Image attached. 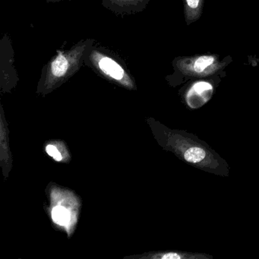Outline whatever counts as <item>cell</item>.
Wrapping results in <instances>:
<instances>
[{
  "instance_id": "cell-1",
  "label": "cell",
  "mask_w": 259,
  "mask_h": 259,
  "mask_svg": "<svg viewBox=\"0 0 259 259\" xmlns=\"http://www.w3.org/2000/svg\"><path fill=\"white\" fill-rule=\"evenodd\" d=\"M160 145L195 169L222 177L230 176V165L207 142L183 130L159 127Z\"/></svg>"
},
{
  "instance_id": "cell-2",
  "label": "cell",
  "mask_w": 259,
  "mask_h": 259,
  "mask_svg": "<svg viewBox=\"0 0 259 259\" xmlns=\"http://www.w3.org/2000/svg\"><path fill=\"white\" fill-rule=\"evenodd\" d=\"M94 45V39H83L70 49L57 51V54L42 69L38 92L49 93L76 74Z\"/></svg>"
},
{
  "instance_id": "cell-3",
  "label": "cell",
  "mask_w": 259,
  "mask_h": 259,
  "mask_svg": "<svg viewBox=\"0 0 259 259\" xmlns=\"http://www.w3.org/2000/svg\"><path fill=\"white\" fill-rule=\"evenodd\" d=\"M231 57L221 59L214 54L182 56L172 60L174 73L166 77V81L172 87H177L193 80L214 76L225 72L232 63Z\"/></svg>"
},
{
  "instance_id": "cell-4",
  "label": "cell",
  "mask_w": 259,
  "mask_h": 259,
  "mask_svg": "<svg viewBox=\"0 0 259 259\" xmlns=\"http://www.w3.org/2000/svg\"><path fill=\"white\" fill-rule=\"evenodd\" d=\"M84 65L103 78L128 89H136L134 78L122 61L110 51L101 47L91 48Z\"/></svg>"
},
{
  "instance_id": "cell-5",
  "label": "cell",
  "mask_w": 259,
  "mask_h": 259,
  "mask_svg": "<svg viewBox=\"0 0 259 259\" xmlns=\"http://www.w3.org/2000/svg\"><path fill=\"white\" fill-rule=\"evenodd\" d=\"M226 72L214 76L189 81L180 90V96L185 106L189 110H198L210 101L217 88Z\"/></svg>"
},
{
  "instance_id": "cell-6",
  "label": "cell",
  "mask_w": 259,
  "mask_h": 259,
  "mask_svg": "<svg viewBox=\"0 0 259 259\" xmlns=\"http://www.w3.org/2000/svg\"><path fill=\"white\" fill-rule=\"evenodd\" d=\"M0 74H1V85L6 90L16 85L18 75L14 66V51L13 44L7 34L3 37L0 45Z\"/></svg>"
},
{
  "instance_id": "cell-7",
  "label": "cell",
  "mask_w": 259,
  "mask_h": 259,
  "mask_svg": "<svg viewBox=\"0 0 259 259\" xmlns=\"http://www.w3.org/2000/svg\"><path fill=\"white\" fill-rule=\"evenodd\" d=\"M151 0H101L102 6L116 16H125L142 13Z\"/></svg>"
},
{
  "instance_id": "cell-8",
  "label": "cell",
  "mask_w": 259,
  "mask_h": 259,
  "mask_svg": "<svg viewBox=\"0 0 259 259\" xmlns=\"http://www.w3.org/2000/svg\"><path fill=\"white\" fill-rule=\"evenodd\" d=\"M205 0H183L185 22L189 26L199 20L204 10Z\"/></svg>"
},
{
  "instance_id": "cell-9",
  "label": "cell",
  "mask_w": 259,
  "mask_h": 259,
  "mask_svg": "<svg viewBox=\"0 0 259 259\" xmlns=\"http://www.w3.org/2000/svg\"><path fill=\"white\" fill-rule=\"evenodd\" d=\"M154 259H213V257L206 253L190 252L183 251H166L154 253L151 256Z\"/></svg>"
},
{
  "instance_id": "cell-10",
  "label": "cell",
  "mask_w": 259,
  "mask_h": 259,
  "mask_svg": "<svg viewBox=\"0 0 259 259\" xmlns=\"http://www.w3.org/2000/svg\"><path fill=\"white\" fill-rule=\"evenodd\" d=\"M53 215H54V221L56 220L57 224H64L67 221V218L69 217L66 209L63 207L56 209Z\"/></svg>"
},
{
  "instance_id": "cell-11",
  "label": "cell",
  "mask_w": 259,
  "mask_h": 259,
  "mask_svg": "<svg viewBox=\"0 0 259 259\" xmlns=\"http://www.w3.org/2000/svg\"><path fill=\"white\" fill-rule=\"evenodd\" d=\"M46 151L51 157H52L54 160L57 161H61L62 154L59 152L57 148L54 145H48L46 147Z\"/></svg>"
},
{
  "instance_id": "cell-12",
  "label": "cell",
  "mask_w": 259,
  "mask_h": 259,
  "mask_svg": "<svg viewBox=\"0 0 259 259\" xmlns=\"http://www.w3.org/2000/svg\"><path fill=\"white\" fill-rule=\"evenodd\" d=\"M47 3H60L64 1H72V0H45Z\"/></svg>"
}]
</instances>
